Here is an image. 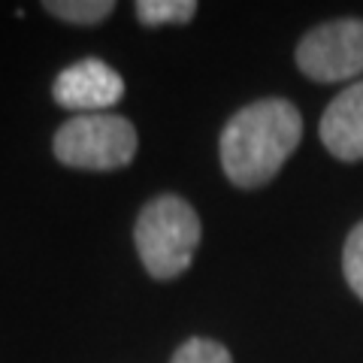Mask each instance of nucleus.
Wrapping results in <instances>:
<instances>
[{
    "instance_id": "nucleus-1",
    "label": "nucleus",
    "mask_w": 363,
    "mask_h": 363,
    "mask_svg": "<svg viewBox=\"0 0 363 363\" xmlns=\"http://www.w3.org/2000/svg\"><path fill=\"white\" fill-rule=\"evenodd\" d=\"M303 140V116L285 97H260L236 109L218 136L227 182L240 191L267 188Z\"/></svg>"
},
{
    "instance_id": "nucleus-2",
    "label": "nucleus",
    "mask_w": 363,
    "mask_h": 363,
    "mask_svg": "<svg viewBox=\"0 0 363 363\" xmlns=\"http://www.w3.org/2000/svg\"><path fill=\"white\" fill-rule=\"evenodd\" d=\"M203 240L197 209L179 194H157L140 209L133 221V245L143 269L155 281H173L194 264Z\"/></svg>"
},
{
    "instance_id": "nucleus-3",
    "label": "nucleus",
    "mask_w": 363,
    "mask_h": 363,
    "mask_svg": "<svg viewBox=\"0 0 363 363\" xmlns=\"http://www.w3.org/2000/svg\"><path fill=\"white\" fill-rule=\"evenodd\" d=\"M55 161L82 173H112L133 164L140 152V133L133 121L118 112L70 116L52 136Z\"/></svg>"
},
{
    "instance_id": "nucleus-4",
    "label": "nucleus",
    "mask_w": 363,
    "mask_h": 363,
    "mask_svg": "<svg viewBox=\"0 0 363 363\" xmlns=\"http://www.w3.org/2000/svg\"><path fill=\"white\" fill-rule=\"evenodd\" d=\"M294 61L306 79L321 85L357 79L363 73V18H330L306 30Z\"/></svg>"
},
{
    "instance_id": "nucleus-5",
    "label": "nucleus",
    "mask_w": 363,
    "mask_h": 363,
    "mask_svg": "<svg viewBox=\"0 0 363 363\" xmlns=\"http://www.w3.org/2000/svg\"><path fill=\"white\" fill-rule=\"evenodd\" d=\"M124 97V79L116 67L100 58H82L55 76L52 100L61 109H70L76 116L106 112Z\"/></svg>"
},
{
    "instance_id": "nucleus-6",
    "label": "nucleus",
    "mask_w": 363,
    "mask_h": 363,
    "mask_svg": "<svg viewBox=\"0 0 363 363\" xmlns=\"http://www.w3.org/2000/svg\"><path fill=\"white\" fill-rule=\"evenodd\" d=\"M318 136L336 161H363V79L342 88L327 104L321 124H318Z\"/></svg>"
},
{
    "instance_id": "nucleus-7",
    "label": "nucleus",
    "mask_w": 363,
    "mask_h": 363,
    "mask_svg": "<svg viewBox=\"0 0 363 363\" xmlns=\"http://www.w3.org/2000/svg\"><path fill=\"white\" fill-rule=\"evenodd\" d=\"M43 9L64 25L94 28L116 13V0H43Z\"/></svg>"
},
{
    "instance_id": "nucleus-8",
    "label": "nucleus",
    "mask_w": 363,
    "mask_h": 363,
    "mask_svg": "<svg viewBox=\"0 0 363 363\" xmlns=\"http://www.w3.org/2000/svg\"><path fill=\"white\" fill-rule=\"evenodd\" d=\"M197 0H136L133 13L136 21L145 28H164V25H191L197 16Z\"/></svg>"
},
{
    "instance_id": "nucleus-9",
    "label": "nucleus",
    "mask_w": 363,
    "mask_h": 363,
    "mask_svg": "<svg viewBox=\"0 0 363 363\" xmlns=\"http://www.w3.org/2000/svg\"><path fill=\"white\" fill-rule=\"evenodd\" d=\"M169 363H233V354L227 351L224 342H218V339L191 336L173 351Z\"/></svg>"
},
{
    "instance_id": "nucleus-10",
    "label": "nucleus",
    "mask_w": 363,
    "mask_h": 363,
    "mask_svg": "<svg viewBox=\"0 0 363 363\" xmlns=\"http://www.w3.org/2000/svg\"><path fill=\"white\" fill-rule=\"evenodd\" d=\"M342 272L348 288L363 300V221L348 233L345 248H342Z\"/></svg>"
}]
</instances>
